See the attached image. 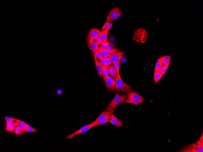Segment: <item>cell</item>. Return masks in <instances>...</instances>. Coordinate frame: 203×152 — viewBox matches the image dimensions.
I'll use <instances>...</instances> for the list:
<instances>
[{
  "instance_id": "cell-2",
  "label": "cell",
  "mask_w": 203,
  "mask_h": 152,
  "mask_svg": "<svg viewBox=\"0 0 203 152\" xmlns=\"http://www.w3.org/2000/svg\"><path fill=\"white\" fill-rule=\"evenodd\" d=\"M182 152H203V133L199 140L195 143L186 146L181 150Z\"/></svg>"
},
{
  "instance_id": "cell-22",
  "label": "cell",
  "mask_w": 203,
  "mask_h": 152,
  "mask_svg": "<svg viewBox=\"0 0 203 152\" xmlns=\"http://www.w3.org/2000/svg\"><path fill=\"white\" fill-rule=\"evenodd\" d=\"M107 49L108 50L110 51V52L112 53H114L119 50L118 49L115 48L114 45L113 43L109 42L108 46Z\"/></svg>"
},
{
  "instance_id": "cell-36",
  "label": "cell",
  "mask_w": 203,
  "mask_h": 152,
  "mask_svg": "<svg viewBox=\"0 0 203 152\" xmlns=\"http://www.w3.org/2000/svg\"><path fill=\"white\" fill-rule=\"evenodd\" d=\"M56 93L59 95H61L63 94V91L61 90H57L56 91Z\"/></svg>"
},
{
  "instance_id": "cell-29",
  "label": "cell",
  "mask_w": 203,
  "mask_h": 152,
  "mask_svg": "<svg viewBox=\"0 0 203 152\" xmlns=\"http://www.w3.org/2000/svg\"><path fill=\"white\" fill-rule=\"evenodd\" d=\"M168 66L164 65L162 66V67L161 68L159 71L161 72L162 75H164L166 73L167 71Z\"/></svg>"
},
{
  "instance_id": "cell-21",
  "label": "cell",
  "mask_w": 203,
  "mask_h": 152,
  "mask_svg": "<svg viewBox=\"0 0 203 152\" xmlns=\"http://www.w3.org/2000/svg\"><path fill=\"white\" fill-rule=\"evenodd\" d=\"M99 50L102 54L103 57L105 58L109 57L112 54V53L108 50L107 49H103L100 46H99Z\"/></svg>"
},
{
  "instance_id": "cell-10",
  "label": "cell",
  "mask_w": 203,
  "mask_h": 152,
  "mask_svg": "<svg viewBox=\"0 0 203 152\" xmlns=\"http://www.w3.org/2000/svg\"><path fill=\"white\" fill-rule=\"evenodd\" d=\"M104 79L106 88L109 90L114 92L115 84L114 79L113 77L108 76L104 77Z\"/></svg>"
},
{
  "instance_id": "cell-30",
  "label": "cell",
  "mask_w": 203,
  "mask_h": 152,
  "mask_svg": "<svg viewBox=\"0 0 203 152\" xmlns=\"http://www.w3.org/2000/svg\"><path fill=\"white\" fill-rule=\"evenodd\" d=\"M5 119L6 123L13 122L16 119L14 118L11 117H7V116H5Z\"/></svg>"
},
{
  "instance_id": "cell-17",
  "label": "cell",
  "mask_w": 203,
  "mask_h": 152,
  "mask_svg": "<svg viewBox=\"0 0 203 152\" xmlns=\"http://www.w3.org/2000/svg\"><path fill=\"white\" fill-rule=\"evenodd\" d=\"M25 132V130L20 126H17L14 130L13 133L15 135L20 136L24 134Z\"/></svg>"
},
{
  "instance_id": "cell-34",
  "label": "cell",
  "mask_w": 203,
  "mask_h": 152,
  "mask_svg": "<svg viewBox=\"0 0 203 152\" xmlns=\"http://www.w3.org/2000/svg\"><path fill=\"white\" fill-rule=\"evenodd\" d=\"M100 64L102 67L103 66H107L106 65V58L103 57V58L101 59L100 61Z\"/></svg>"
},
{
  "instance_id": "cell-4",
  "label": "cell",
  "mask_w": 203,
  "mask_h": 152,
  "mask_svg": "<svg viewBox=\"0 0 203 152\" xmlns=\"http://www.w3.org/2000/svg\"><path fill=\"white\" fill-rule=\"evenodd\" d=\"M127 98V96L126 94H122L120 95L116 94L113 100L107 106L106 110L109 111H114V109L121 103L124 102Z\"/></svg>"
},
{
  "instance_id": "cell-35",
  "label": "cell",
  "mask_w": 203,
  "mask_h": 152,
  "mask_svg": "<svg viewBox=\"0 0 203 152\" xmlns=\"http://www.w3.org/2000/svg\"><path fill=\"white\" fill-rule=\"evenodd\" d=\"M106 65H107V66L113 64V63H112L110 59V58H109V57H106Z\"/></svg>"
},
{
  "instance_id": "cell-11",
  "label": "cell",
  "mask_w": 203,
  "mask_h": 152,
  "mask_svg": "<svg viewBox=\"0 0 203 152\" xmlns=\"http://www.w3.org/2000/svg\"><path fill=\"white\" fill-rule=\"evenodd\" d=\"M101 31L96 28H93L91 30L87 36V41H91L96 42L97 39L99 36Z\"/></svg>"
},
{
  "instance_id": "cell-3",
  "label": "cell",
  "mask_w": 203,
  "mask_h": 152,
  "mask_svg": "<svg viewBox=\"0 0 203 152\" xmlns=\"http://www.w3.org/2000/svg\"><path fill=\"white\" fill-rule=\"evenodd\" d=\"M127 98L121 104L129 103L137 106L141 104L144 102V99L141 96L137 93L130 91L127 93Z\"/></svg>"
},
{
  "instance_id": "cell-15",
  "label": "cell",
  "mask_w": 203,
  "mask_h": 152,
  "mask_svg": "<svg viewBox=\"0 0 203 152\" xmlns=\"http://www.w3.org/2000/svg\"><path fill=\"white\" fill-rule=\"evenodd\" d=\"M18 126L16 120L13 122L6 123L5 130L6 131L13 133L15 127Z\"/></svg>"
},
{
  "instance_id": "cell-6",
  "label": "cell",
  "mask_w": 203,
  "mask_h": 152,
  "mask_svg": "<svg viewBox=\"0 0 203 152\" xmlns=\"http://www.w3.org/2000/svg\"><path fill=\"white\" fill-rule=\"evenodd\" d=\"M113 111H109L107 110L103 112L95 121V126L102 125L108 122L109 116Z\"/></svg>"
},
{
  "instance_id": "cell-9",
  "label": "cell",
  "mask_w": 203,
  "mask_h": 152,
  "mask_svg": "<svg viewBox=\"0 0 203 152\" xmlns=\"http://www.w3.org/2000/svg\"><path fill=\"white\" fill-rule=\"evenodd\" d=\"M126 53L125 52H122L119 50L111 54L109 57L112 63L114 64L117 62L121 61L123 56Z\"/></svg>"
},
{
  "instance_id": "cell-16",
  "label": "cell",
  "mask_w": 203,
  "mask_h": 152,
  "mask_svg": "<svg viewBox=\"0 0 203 152\" xmlns=\"http://www.w3.org/2000/svg\"><path fill=\"white\" fill-rule=\"evenodd\" d=\"M109 74L112 77H115L117 76V73L116 69L114 66V64H112L107 66Z\"/></svg>"
},
{
  "instance_id": "cell-7",
  "label": "cell",
  "mask_w": 203,
  "mask_h": 152,
  "mask_svg": "<svg viewBox=\"0 0 203 152\" xmlns=\"http://www.w3.org/2000/svg\"><path fill=\"white\" fill-rule=\"evenodd\" d=\"M122 12L118 7L112 9L110 11L107 17L105 23L110 22L114 20L118 19L121 16Z\"/></svg>"
},
{
  "instance_id": "cell-26",
  "label": "cell",
  "mask_w": 203,
  "mask_h": 152,
  "mask_svg": "<svg viewBox=\"0 0 203 152\" xmlns=\"http://www.w3.org/2000/svg\"><path fill=\"white\" fill-rule=\"evenodd\" d=\"M16 121L17 124H18V125L24 128V130L25 129L26 127L27 126V124L22 121L19 120V119H16Z\"/></svg>"
},
{
  "instance_id": "cell-8",
  "label": "cell",
  "mask_w": 203,
  "mask_h": 152,
  "mask_svg": "<svg viewBox=\"0 0 203 152\" xmlns=\"http://www.w3.org/2000/svg\"><path fill=\"white\" fill-rule=\"evenodd\" d=\"M95 127L94 123L93 122V123H91L90 124L85 125V126L82 127V128L80 129H79L78 130V131H76L75 132L72 133V134L70 135L66 136L65 137V138L71 140L73 139L75 136L77 135L78 134L85 133L86 132L88 131L89 130Z\"/></svg>"
},
{
  "instance_id": "cell-1",
  "label": "cell",
  "mask_w": 203,
  "mask_h": 152,
  "mask_svg": "<svg viewBox=\"0 0 203 152\" xmlns=\"http://www.w3.org/2000/svg\"><path fill=\"white\" fill-rule=\"evenodd\" d=\"M115 89L117 92H128L133 91L132 87L126 84L123 81L120 74H117L115 79Z\"/></svg>"
},
{
  "instance_id": "cell-33",
  "label": "cell",
  "mask_w": 203,
  "mask_h": 152,
  "mask_svg": "<svg viewBox=\"0 0 203 152\" xmlns=\"http://www.w3.org/2000/svg\"><path fill=\"white\" fill-rule=\"evenodd\" d=\"M109 42L107 41H104L101 45V47L104 49H107L109 44Z\"/></svg>"
},
{
  "instance_id": "cell-19",
  "label": "cell",
  "mask_w": 203,
  "mask_h": 152,
  "mask_svg": "<svg viewBox=\"0 0 203 152\" xmlns=\"http://www.w3.org/2000/svg\"><path fill=\"white\" fill-rule=\"evenodd\" d=\"M163 64L164 65L169 66L171 60V56L169 55H166L161 57Z\"/></svg>"
},
{
  "instance_id": "cell-23",
  "label": "cell",
  "mask_w": 203,
  "mask_h": 152,
  "mask_svg": "<svg viewBox=\"0 0 203 152\" xmlns=\"http://www.w3.org/2000/svg\"><path fill=\"white\" fill-rule=\"evenodd\" d=\"M163 63L161 58L157 60L155 66V71H159L161 68L163 66Z\"/></svg>"
},
{
  "instance_id": "cell-24",
  "label": "cell",
  "mask_w": 203,
  "mask_h": 152,
  "mask_svg": "<svg viewBox=\"0 0 203 152\" xmlns=\"http://www.w3.org/2000/svg\"><path fill=\"white\" fill-rule=\"evenodd\" d=\"M25 133L38 132L36 129L33 128L28 124L27 125V126L26 127L25 129Z\"/></svg>"
},
{
  "instance_id": "cell-31",
  "label": "cell",
  "mask_w": 203,
  "mask_h": 152,
  "mask_svg": "<svg viewBox=\"0 0 203 152\" xmlns=\"http://www.w3.org/2000/svg\"><path fill=\"white\" fill-rule=\"evenodd\" d=\"M121 61L117 62L114 63V66L116 69L118 74H119V71L120 67H121Z\"/></svg>"
},
{
  "instance_id": "cell-32",
  "label": "cell",
  "mask_w": 203,
  "mask_h": 152,
  "mask_svg": "<svg viewBox=\"0 0 203 152\" xmlns=\"http://www.w3.org/2000/svg\"><path fill=\"white\" fill-rule=\"evenodd\" d=\"M103 42L104 41H103L100 32L99 36L97 38V39L96 42L97 43L98 45H101Z\"/></svg>"
},
{
  "instance_id": "cell-20",
  "label": "cell",
  "mask_w": 203,
  "mask_h": 152,
  "mask_svg": "<svg viewBox=\"0 0 203 152\" xmlns=\"http://www.w3.org/2000/svg\"><path fill=\"white\" fill-rule=\"evenodd\" d=\"M113 25V23L110 22L105 23L102 29L101 32L109 31V30L112 28Z\"/></svg>"
},
{
  "instance_id": "cell-18",
  "label": "cell",
  "mask_w": 203,
  "mask_h": 152,
  "mask_svg": "<svg viewBox=\"0 0 203 152\" xmlns=\"http://www.w3.org/2000/svg\"><path fill=\"white\" fill-rule=\"evenodd\" d=\"M163 76L161 73L160 71H155L154 75V83L156 85L157 83L162 78Z\"/></svg>"
},
{
  "instance_id": "cell-5",
  "label": "cell",
  "mask_w": 203,
  "mask_h": 152,
  "mask_svg": "<svg viewBox=\"0 0 203 152\" xmlns=\"http://www.w3.org/2000/svg\"><path fill=\"white\" fill-rule=\"evenodd\" d=\"M148 37V32L146 29L139 28L135 31L132 39L137 42L145 43L146 42Z\"/></svg>"
},
{
  "instance_id": "cell-25",
  "label": "cell",
  "mask_w": 203,
  "mask_h": 152,
  "mask_svg": "<svg viewBox=\"0 0 203 152\" xmlns=\"http://www.w3.org/2000/svg\"><path fill=\"white\" fill-rule=\"evenodd\" d=\"M107 66H103L102 72V76L104 77L109 76V74Z\"/></svg>"
},
{
  "instance_id": "cell-28",
  "label": "cell",
  "mask_w": 203,
  "mask_h": 152,
  "mask_svg": "<svg viewBox=\"0 0 203 152\" xmlns=\"http://www.w3.org/2000/svg\"><path fill=\"white\" fill-rule=\"evenodd\" d=\"M94 55L98 60H100L102 59L103 56L100 50L96 51L94 53Z\"/></svg>"
},
{
  "instance_id": "cell-27",
  "label": "cell",
  "mask_w": 203,
  "mask_h": 152,
  "mask_svg": "<svg viewBox=\"0 0 203 152\" xmlns=\"http://www.w3.org/2000/svg\"><path fill=\"white\" fill-rule=\"evenodd\" d=\"M109 33L108 32H101V35L103 41H108V35Z\"/></svg>"
},
{
  "instance_id": "cell-13",
  "label": "cell",
  "mask_w": 203,
  "mask_h": 152,
  "mask_svg": "<svg viewBox=\"0 0 203 152\" xmlns=\"http://www.w3.org/2000/svg\"><path fill=\"white\" fill-rule=\"evenodd\" d=\"M89 49L95 53L96 51L99 50V45L96 42L91 41H87Z\"/></svg>"
},
{
  "instance_id": "cell-12",
  "label": "cell",
  "mask_w": 203,
  "mask_h": 152,
  "mask_svg": "<svg viewBox=\"0 0 203 152\" xmlns=\"http://www.w3.org/2000/svg\"><path fill=\"white\" fill-rule=\"evenodd\" d=\"M113 112L109 116L108 122L111 123L112 124L115 126L118 127V128H119L121 127H124V125L123 124L121 121L114 115Z\"/></svg>"
},
{
  "instance_id": "cell-14",
  "label": "cell",
  "mask_w": 203,
  "mask_h": 152,
  "mask_svg": "<svg viewBox=\"0 0 203 152\" xmlns=\"http://www.w3.org/2000/svg\"><path fill=\"white\" fill-rule=\"evenodd\" d=\"M93 54L97 71L98 75L100 77H101L102 76V73L103 70L102 66L100 64L99 60L95 56L94 54L93 53Z\"/></svg>"
}]
</instances>
